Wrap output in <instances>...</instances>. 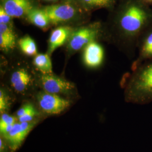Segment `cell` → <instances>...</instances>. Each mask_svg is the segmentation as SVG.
<instances>
[{
    "label": "cell",
    "mask_w": 152,
    "mask_h": 152,
    "mask_svg": "<svg viewBox=\"0 0 152 152\" xmlns=\"http://www.w3.org/2000/svg\"><path fill=\"white\" fill-rule=\"evenodd\" d=\"M125 98L137 104L152 102V61L136 67L126 87Z\"/></svg>",
    "instance_id": "6da1fadb"
},
{
    "label": "cell",
    "mask_w": 152,
    "mask_h": 152,
    "mask_svg": "<svg viewBox=\"0 0 152 152\" xmlns=\"http://www.w3.org/2000/svg\"><path fill=\"white\" fill-rule=\"evenodd\" d=\"M149 20L148 12L141 6L132 3L126 6L121 12L118 25L125 36L138 38L149 25Z\"/></svg>",
    "instance_id": "7a4b0ae2"
},
{
    "label": "cell",
    "mask_w": 152,
    "mask_h": 152,
    "mask_svg": "<svg viewBox=\"0 0 152 152\" xmlns=\"http://www.w3.org/2000/svg\"><path fill=\"white\" fill-rule=\"evenodd\" d=\"M42 9L46 14L50 23L53 24L69 22L81 13L77 3L68 1L46 6Z\"/></svg>",
    "instance_id": "3957f363"
},
{
    "label": "cell",
    "mask_w": 152,
    "mask_h": 152,
    "mask_svg": "<svg viewBox=\"0 0 152 152\" xmlns=\"http://www.w3.org/2000/svg\"><path fill=\"white\" fill-rule=\"evenodd\" d=\"M36 99L40 110L46 115L61 114L71 106L69 100L44 91L39 92Z\"/></svg>",
    "instance_id": "277c9868"
},
{
    "label": "cell",
    "mask_w": 152,
    "mask_h": 152,
    "mask_svg": "<svg viewBox=\"0 0 152 152\" xmlns=\"http://www.w3.org/2000/svg\"><path fill=\"white\" fill-rule=\"evenodd\" d=\"M39 85L44 91L60 96L72 95L76 89L73 83L52 74H42L39 78Z\"/></svg>",
    "instance_id": "5b68a950"
},
{
    "label": "cell",
    "mask_w": 152,
    "mask_h": 152,
    "mask_svg": "<svg viewBox=\"0 0 152 152\" xmlns=\"http://www.w3.org/2000/svg\"><path fill=\"white\" fill-rule=\"evenodd\" d=\"M39 120H34L31 122H20L18 121L13 126L11 130L3 139L10 147V149L15 151L21 146L22 143L34 127L38 124Z\"/></svg>",
    "instance_id": "8992f818"
},
{
    "label": "cell",
    "mask_w": 152,
    "mask_h": 152,
    "mask_svg": "<svg viewBox=\"0 0 152 152\" xmlns=\"http://www.w3.org/2000/svg\"><path fill=\"white\" fill-rule=\"evenodd\" d=\"M97 31L92 28H82L72 33L68 42V48L72 51H78L94 41Z\"/></svg>",
    "instance_id": "52a82bcc"
},
{
    "label": "cell",
    "mask_w": 152,
    "mask_h": 152,
    "mask_svg": "<svg viewBox=\"0 0 152 152\" xmlns=\"http://www.w3.org/2000/svg\"><path fill=\"white\" fill-rule=\"evenodd\" d=\"M1 6L12 18L27 16L34 6L32 0H1Z\"/></svg>",
    "instance_id": "ba28073f"
},
{
    "label": "cell",
    "mask_w": 152,
    "mask_h": 152,
    "mask_svg": "<svg viewBox=\"0 0 152 152\" xmlns=\"http://www.w3.org/2000/svg\"><path fill=\"white\" fill-rule=\"evenodd\" d=\"M103 58V49L99 44L92 41L85 46L83 61L87 66L98 67L102 63Z\"/></svg>",
    "instance_id": "9c48e42d"
},
{
    "label": "cell",
    "mask_w": 152,
    "mask_h": 152,
    "mask_svg": "<svg viewBox=\"0 0 152 152\" xmlns=\"http://www.w3.org/2000/svg\"><path fill=\"white\" fill-rule=\"evenodd\" d=\"M32 81L31 76L24 69L15 71L10 78L11 87L18 94H23L27 91L31 86Z\"/></svg>",
    "instance_id": "30bf717a"
},
{
    "label": "cell",
    "mask_w": 152,
    "mask_h": 152,
    "mask_svg": "<svg viewBox=\"0 0 152 152\" xmlns=\"http://www.w3.org/2000/svg\"><path fill=\"white\" fill-rule=\"evenodd\" d=\"M71 28L68 27H60L55 29L51 33L49 42V54H52L55 50L64 44L70 37Z\"/></svg>",
    "instance_id": "8fae6325"
},
{
    "label": "cell",
    "mask_w": 152,
    "mask_h": 152,
    "mask_svg": "<svg viewBox=\"0 0 152 152\" xmlns=\"http://www.w3.org/2000/svg\"><path fill=\"white\" fill-rule=\"evenodd\" d=\"M26 16L33 24L41 28L47 27L50 23L46 14L42 8H33Z\"/></svg>",
    "instance_id": "7c38bea8"
},
{
    "label": "cell",
    "mask_w": 152,
    "mask_h": 152,
    "mask_svg": "<svg viewBox=\"0 0 152 152\" xmlns=\"http://www.w3.org/2000/svg\"><path fill=\"white\" fill-rule=\"evenodd\" d=\"M33 64L42 74H52V63L49 55L40 54L36 55Z\"/></svg>",
    "instance_id": "4fadbf2b"
},
{
    "label": "cell",
    "mask_w": 152,
    "mask_h": 152,
    "mask_svg": "<svg viewBox=\"0 0 152 152\" xmlns=\"http://www.w3.org/2000/svg\"><path fill=\"white\" fill-rule=\"evenodd\" d=\"M114 0H80V4L86 11L112 6Z\"/></svg>",
    "instance_id": "5bb4252c"
},
{
    "label": "cell",
    "mask_w": 152,
    "mask_h": 152,
    "mask_svg": "<svg viewBox=\"0 0 152 152\" xmlns=\"http://www.w3.org/2000/svg\"><path fill=\"white\" fill-rule=\"evenodd\" d=\"M18 121L16 116L11 115L7 113H1L0 118V132L3 136L7 135Z\"/></svg>",
    "instance_id": "9a60e30c"
},
{
    "label": "cell",
    "mask_w": 152,
    "mask_h": 152,
    "mask_svg": "<svg viewBox=\"0 0 152 152\" xmlns=\"http://www.w3.org/2000/svg\"><path fill=\"white\" fill-rule=\"evenodd\" d=\"M152 58V28L144 36L140 51V59H149Z\"/></svg>",
    "instance_id": "2e32d148"
},
{
    "label": "cell",
    "mask_w": 152,
    "mask_h": 152,
    "mask_svg": "<svg viewBox=\"0 0 152 152\" xmlns=\"http://www.w3.org/2000/svg\"><path fill=\"white\" fill-rule=\"evenodd\" d=\"M18 44L22 52L28 56H33L37 53L36 43L29 36H26L20 39Z\"/></svg>",
    "instance_id": "e0dca14e"
},
{
    "label": "cell",
    "mask_w": 152,
    "mask_h": 152,
    "mask_svg": "<svg viewBox=\"0 0 152 152\" xmlns=\"http://www.w3.org/2000/svg\"><path fill=\"white\" fill-rule=\"evenodd\" d=\"M10 107V102L9 96L4 90H0V112L1 113H6Z\"/></svg>",
    "instance_id": "ac0fdd59"
},
{
    "label": "cell",
    "mask_w": 152,
    "mask_h": 152,
    "mask_svg": "<svg viewBox=\"0 0 152 152\" xmlns=\"http://www.w3.org/2000/svg\"><path fill=\"white\" fill-rule=\"evenodd\" d=\"M0 34L15 42V36L8 24H0Z\"/></svg>",
    "instance_id": "d6986e66"
},
{
    "label": "cell",
    "mask_w": 152,
    "mask_h": 152,
    "mask_svg": "<svg viewBox=\"0 0 152 152\" xmlns=\"http://www.w3.org/2000/svg\"><path fill=\"white\" fill-rule=\"evenodd\" d=\"M15 42L0 34V47L1 49L5 51H8L13 49Z\"/></svg>",
    "instance_id": "ffe728a7"
},
{
    "label": "cell",
    "mask_w": 152,
    "mask_h": 152,
    "mask_svg": "<svg viewBox=\"0 0 152 152\" xmlns=\"http://www.w3.org/2000/svg\"><path fill=\"white\" fill-rule=\"evenodd\" d=\"M34 107V105H33L32 104L29 103L24 104L17 110L15 116L18 119L19 117H20L23 116V115L26 114L30 110H31Z\"/></svg>",
    "instance_id": "44dd1931"
},
{
    "label": "cell",
    "mask_w": 152,
    "mask_h": 152,
    "mask_svg": "<svg viewBox=\"0 0 152 152\" xmlns=\"http://www.w3.org/2000/svg\"><path fill=\"white\" fill-rule=\"evenodd\" d=\"M12 17L10 16L4 10L2 6H0V24H10Z\"/></svg>",
    "instance_id": "7402d4cb"
},
{
    "label": "cell",
    "mask_w": 152,
    "mask_h": 152,
    "mask_svg": "<svg viewBox=\"0 0 152 152\" xmlns=\"http://www.w3.org/2000/svg\"><path fill=\"white\" fill-rule=\"evenodd\" d=\"M10 149V147L7 145L6 142L3 138H1L0 139V152H8V150Z\"/></svg>",
    "instance_id": "603a6c76"
},
{
    "label": "cell",
    "mask_w": 152,
    "mask_h": 152,
    "mask_svg": "<svg viewBox=\"0 0 152 152\" xmlns=\"http://www.w3.org/2000/svg\"><path fill=\"white\" fill-rule=\"evenodd\" d=\"M80 0H65V1H68V2H75L77 3V2H78V3L80 2Z\"/></svg>",
    "instance_id": "cb8c5ba5"
},
{
    "label": "cell",
    "mask_w": 152,
    "mask_h": 152,
    "mask_svg": "<svg viewBox=\"0 0 152 152\" xmlns=\"http://www.w3.org/2000/svg\"><path fill=\"white\" fill-rule=\"evenodd\" d=\"M42 1H47V2H56L59 0H42Z\"/></svg>",
    "instance_id": "d4e9b609"
},
{
    "label": "cell",
    "mask_w": 152,
    "mask_h": 152,
    "mask_svg": "<svg viewBox=\"0 0 152 152\" xmlns=\"http://www.w3.org/2000/svg\"><path fill=\"white\" fill-rule=\"evenodd\" d=\"M146 2H152V0H145Z\"/></svg>",
    "instance_id": "484cf974"
}]
</instances>
